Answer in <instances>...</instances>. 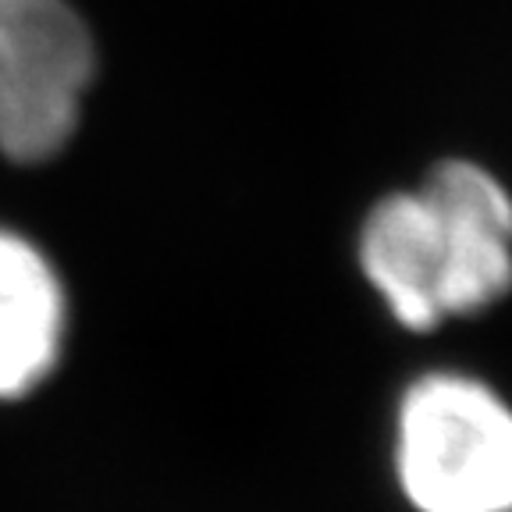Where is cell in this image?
<instances>
[{"label":"cell","instance_id":"cell-1","mask_svg":"<svg viewBox=\"0 0 512 512\" xmlns=\"http://www.w3.org/2000/svg\"><path fill=\"white\" fill-rule=\"evenodd\" d=\"M395 470L416 512H512V406L473 377H420L399 406Z\"/></svg>","mask_w":512,"mask_h":512},{"label":"cell","instance_id":"cell-2","mask_svg":"<svg viewBox=\"0 0 512 512\" xmlns=\"http://www.w3.org/2000/svg\"><path fill=\"white\" fill-rule=\"evenodd\" d=\"M96 47L68 0H0V153L43 164L75 136Z\"/></svg>","mask_w":512,"mask_h":512},{"label":"cell","instance_id":"cell-3","mask_svg":"<svg viewBox=\"0 0 512 512\" xmlns=\"http://www.w3.org/2000/svg\"><path fill=\"white\" fill-rule=\"evenodd\" d=\"M420 192L448 235L441 313L488 310L512 288V196L491 171L466 160L438 164Z\"/></svg>","mask_w":512,"mask_h":512},{"label":"cell","instance_id":"cell-4","mask_svg":"<svg viewBox=\"0 0 512 512\" xmlns=\"http://www.w3.org/2000/svg\"><path fill=\"white\" fill-rule=\"evenodd\" d=\"M448 235L420 189L384 196L360 232V267L388 313L409 331H431L441 313Z\"/></svg>","mask_w":512,"mask_h":512},{"label":"cell","instance_id":"cell-5","mask_svg":"<svg viewBox=\"0 0 512 512\" xmlns=\"http://www.w3.org/2000/svg\"><path fill=\"white\" fill-rule=\"evenodd\" d=\"M68 303L54 264L25 235L0 228V399L36 392L64 349Z\"/></svg>","mask_w":512,"mask_h":512}]
</instances>
